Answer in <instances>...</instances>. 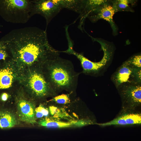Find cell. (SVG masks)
Listing matches in <instances>:
<instances>
[{
	"mask_svg": "<svg viewBox=\"0 0 141 141\" xmlns=\"http://www.w3.org/2000/svg\"><path fill=\"white\" fill-rule=\"evenodd\" d=\"M46 30L36 27L15 29L0 39L7 46L20 74L59 56L60 51L49 44Z\"/></svg>",
	"mask_w": 141,
	"mask_h": 141,
	"instance_id": "obj_1",
	"label": "cell"
},
{
	"mask_svg": "<svg viewBox=\"0 0 141 141\" xmlns=\"http://www.w3.org/2000/svg\"><path fill=\"white\" fill-rule=\"evenodd\" d=\"M41 67L56 93L64 90L72 93L76 89L79 75L81 73L75 71L70 61L59 56L47 61Z\"/></svg>",
	"mask_w": 141,
	"mask_h": 141,
	"instance_id": "obj_2",
	"label": "cell"
},
{
	"mask_svg": "<svg viewBox=\"0 0 141 141\" xmlns=\"http://www.w3.org/2000/svg\"><path fill=\"white\" fill-rule=\"evenodd\" d=\"M19 83L25 92L33 100H42L56 95L45 78L41 66L28 68L19 75Z\"/></svg>",
	"mask_w": 141,
	"mask_h": 141,
	"instance_id": "obj_3",
	"label": "cell"
},
{
	"mask_svg": "<svg viewBox=\"0 0 141 141\" xmlns=\"http://www.w3.org/2000/svg\"><path fill=\"white\" fill-rule=\"evenodd\" d=\"M31 0H0V16L13 23L25 24L31 18Z\"/></svg>",
	"mask_w": 141,
	"mask_h": 141,
	"instance_id": "obj_4",
	"label": "cell"
},
{
	"mask_svg": "<svg viewBox=\"0 0 141 141\" xmlns=\"http://www.w3.org/2000/svg\"><path fill=\"white\" fill-rule=\"evenodd\" d=\"M104 55L98 62L92 61L86 57L83 54L78 53L73 49V46H68L64 52L75 56L80 61L83 70L81 72L85 75L98 77L103 76L111 65L113 60V51L109 48L102 46Z\"/></svg>",
	"mask_w": 141,
	"mask_h": 141,
	"instance_id": "obj_5",
	"label": "cell"
},
{
	"mask_svg": "<svg viewBox=\"0 0 141 141\" xmlns=\"http://www.w3.org/2000/svg\"><path fill=\"white\" fill-rule=\"evenodd\" d=\"M120 97V114L134 112L141 105V83H124L116 88Z\"/></svg>",
	"mask_w": 141,
	"mask_h": 141,
	"instance_id": "obj_6",
	"label": "cell"
},
{
	"mask_svg": "<svg viewBox=\"0 0 141 141\" xmlns=\"http://www.w3.org/2000/svg\"><path fill=\"white\" fill-rule=\"evenodd\" d=\"M30 13L31 18L40 15L45 19L47 26L52 20L63 9H67L68 0H32Z\"/></svg>",
	"mask_w": 141,
	"mask_h": 141,
	"instance_id": "obj_7",
	"label": "cell"
},
{
	"mask_svg": "<svg viewBox=\"0 0 141 141\" xmlns=\"http://www.w3.org/2000/svg\"><path fill=\"white\" fill-rule=\"evenodd\" d=\"M17 90L15 99L19 119L28 123L34 124L36 122V108L33 100L29 96L28 97L25 96V91L20 84L17 87Z\"/></svg>",
	"mask_w": 141,
	"mask_h": 141,
	"instance_id": "obj_8",
	"label": "cell"
},
{
	"mask_svg": "<svg viewBox=\"0 0 141 141\" xmlns=\"http://www.w3.org/2000/svg\"><path fill=\"white\" fill-rule=\"evenodd\" d=\"M19 72L13 59L0 61V91L13 89L20 83Z\"/></svg>",
	"mask_w": 141,
	"mask_h": 141,
	"instance_id": "obj_9",
	"label": "cell"
},
{
	"mask_svg": "<svg viewBox=\"0 0 141 141\" xmlns=\"http://www.w3.org/2000/svg\"><path fill=\"white\" fill-rule=\"evenodd\" d=\"M110 79L116 88L124 83H141V68L122 63L112 74Z\"/></svg>",
	"mask_w": 141,
	"mask_h": 141,
	"instance_id": "obj_10",
	"label": "cell"
},
{
	"mask_svg": "<svg viewBox=\"0 0 141 141\" xmlns=\"http://www.w3.org/2000/svg\"><path fill=\"white\" fill-rule=\"evenodd\" d=\"M107 2L89 14L87 17L92 22L102 19L109 22L112 26L113 25V16L115 10L113 5Z\"/></svg>",
	"mask_w": 141,
	"mask_h": 141,
	"instance_id": "obj_11",
	"label": "cell"
},
{
	"mask_svg": "<svg viewBox=\"0 0 141 141\" xmlns=\"http://www.w3.org/2000/svg\"><path fill=\"white\" fill-rule=\"evenodd\" d=\"M91 123L88 121L81 120H73L69 122H65L47 117L41 119L38 122L39 124L42 126L51 128L80 127L90 124Z\"/></svg>",
	"mask_w": 141,
	"mask_h": 141,
	"instance_id": "obj_12",
	"label": "cell"
},
{
	"mask_svg": "<svg viewBox=\"0 0 141 141\" xmlns=\"http://www.w3.org/2000/svg\"><path fill=\"white\" fill-rule=\"evenodd\" d=\"M141 124V114L132 112L121 114L109 122L97 124L105 126L112 125H126Z\"/></svg>",
	"mask_w": 141,
	"mask_h": 141,
	"instance_id": "obj_13",
	"label": "cell"
},
{
	"mask_svg": "<svg viewBox=\"0 0 141 141\" xmlns=\"http://www.w3.org/2000/svg\"><path fill=\"white\" fill-rule=\"evenodd\" d=\"M18 123L15 116L7 109L0 108V128L5 129L12 127Z\"/></svg>",
	"mask_w": 141,
	"mask_h": 141,
	"instance_id": "obj_14",
	"label": "cell"
},
{
	"mask_svg": "<svg viewBox=\"0 0 141 141\" xmlns=\"http://www.w3.org/2000/svg\"><path fill=\"white\" fill-rule=\"evenodd\" d=\"M107 1L101 0H83L82 10L79 16L80 25H81L84 20L90 13Z\"/></svg>",
	"mask_w": 141,
	"mask_h": 141,
	"instance_id": "obj_15",
	"label": "cell"
},
{
	"mask_svg": "<svg viewBox=\"0 0 141 141\" xmlns=\"http://www.w3.org/2000/svg\"><path fill=\"white\" fill-rule=\"evenodd\" d=\"M49 110L51 115L55 119L58 120L61 119H65L73 120V118L67 113L64 109L62 108L52 105L49 107Z\"/></svg>",
	"mask_w": 141,
	"mask_h": 141,
	"instance_id": "obj_16",
	"label": "cell"
},
{
	"mask_svg": "<svg viewBox=\"0 0 141 141\" xmlns=\"http://www.w3.org/2000/svg\"><path fill=\"white\" fill-rule=\"evenodd\" d=\"M122 64L141 68V54H138L132 56L124 62Z\"/></svg>",
	"mask_w": 141,
	"mask_h": 141,
	"instance_id": "obj_17",
	"label": "cell"
},
{
	"mask_svg": "<svg viewBox=\"0 0 141 141\" xmlns=\"http://www.w3.org/2000/svg\"><path fill=\"white\" fill-rule=\"evenodd\" d=\"M70 94H62L54 97L50 101L59 104H67L70 103Z\"/></svg>",
	"mask_w": 141,
	"mask_h": 141,
	"instance_id": "obj_18",
	"label": "cell"
},
{
	"mask_svg": "<svg viewBox=\"0 0 141 141\" xmlns=\"http://www.w3.org/2000/svg\"><path fill=\"white\" fill-rule=\"evenodd\" d=\"M12 59L6 45L0 41V61H6Z\"/></svg>",
	"mask_w": 141,
	"mask_h": 141,
	"instance_id": "obj_19",
	"label": "cell"
},
{
	"mask_svg": "<svg viewBox=\"0 0 141 141\" xmlns=\"http://www.w3.org/2000/svg\"><path fill=\"white\" fill-rule=\"evenodd\" d=\"M130 2L128 0H119L116 1L113 3L115 11L118 9H125L127 8L129 5Z\"/></svg>",
	"mask_w": 141,
	"mask_h": 141,
	"instance_id": "obj_20",
	"label": "cell"
},
{
	"mask_svg": "<svg viewBox=\"0 0 141 141\" xmlns=\"http://www.w3.org/2000/svg\"><path fill=\"white\" fill-rule=\"evenodd\" d=\"M35 111L40 112L43 114L44 116L46 117H48L49 115L48 110L41 104L35 109Z\"/></svg>",
	"mask_w": 141,
	"mask_h": 141,
	"instance_id": "obj_21",
	"label": "cell"
}]
</instances>
